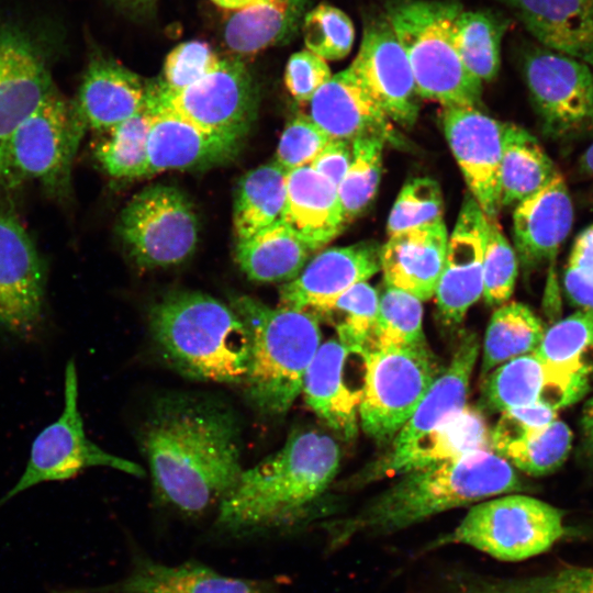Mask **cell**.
I'll return each instance as SVG.
<instances>
[{"label": "cell", "mask_w": 593, "mask_h": 593, "mask_svg": "<svg viewBox=\"0 0 593 593\" xmlns=\"http://www.w3.org/2000/svg\"><path fill=\"white\" fill-rule=\"evenodd\" d=\"M149 83L115 59L94 56L72 100L87 128L105 132L141 111Z\"/></svg>", "instance_id": "4316f807"}, {"label": "cell", "mask_w": 593, "mask_h": 593, "mask_svg": "<svg viewBox=\"0 0 593 593\" xmlns=\"http://www.w3.org/2000/svg\"><path fill=\"white\" fill-rule=\"evenodd\" d=\"M380 248L376 240H362L320 250L296 278L282 284L280 305L318 317L342 293L380 271Z\"/></svg>", "instance_id": "44dd1931"}, {"label": "cell", "mask_w": 593, "mask_h": 593, "mask_svg": "<svg viewBox=\"0 0 593 593\" xmlns=\"http://www.w3.org/2000/svg\"><path fill=\"white\" fill-rule=\"evenodd\" d=\"M281 221L313 253L324 249L347 225L337 188L309 166L287 174Z\"/></svg>", "instance_id": "f546056e"}, {"label": "cell", "mask_w": 593, "mask_h": 593, "mask_svg": "<svg viewBox=\"0 0 593 593\" xmlns=\"http://www.w3.org/2000/svg\"><path fill=\"white\" fill-rule=\"evenodd\" d=\"M365 357L337 338L328 339L321 344L303 380L306 404L345 439H353L358 433Z\"/></svg>", "instance_id": "e0dca14e"}, {"label": "cell", "mask_w": 593, "mask_h": 593, "mask_svg": "<svg viewBox=\"0 0 593 593\" xmlns=\"http://www.w3.org/2000/svg\"><path fill=\"white\" fill-rule=\"evenodd\" d=\"M460 593H593V566H563L516 579H477Z\"/></svg>", "instance_id": "ee69618b"}, {"label": "cell", "mask_w": 593, "mask_h": 593, "mask_svg": "<svg viewBox=\"0 0 593 593\" xmlns=\"http://www.w3.org/2000/svg\"><path fill=\"white\" fill-rule=\"evenodd\" d=\"M379 310V293L359 282L338 298L318 316L333 321L337 339L354 353L366 355L372 349Z\"/></svg>", "instance_id": "ab89813d"}, {"label": "cell", "mask_w": 593, "mask_h": 593, "mask_svg": "<svg viewBox=\"0 0 593 593\" xmlns=\"http://www.w3.org/2000/svg\"><path fill=\"white\" fill-rule=\"evenodd\" d=\"M353 158V142L332 138L309 166L336 188L345 177Z\"/></svg>", "instance_id": "db71d44e"}, {"label": "cell", "mask_w": 593, "mask_h": 593, "mask_svg": "<svg viewBox=\"0 0 593 593\" xmlns=\"http://www.w3.org/2000/svg\"><path fill=\"white\" fill-rule=\"evenodd\" d=\"M309 103V116L331 138L393 137L389 118L349 68L333 75Z\"/></svg>", "instance_id": "83f0119b"}, {"label": "cell", "mask_w": 593, "mask_h": 593, "mask_svg": "<svg viewBox=\"0 0 593 593\" xmlns=\"http://www.w3.org/2000/svg\"><path fill=\"white\" fill-rule=\"evenodd\" d=\"M348 68L390 121L403 127L416 122L419 104L411 65L384 13L365 21L358 53Z\"/></svg>", "instance_id": "9a60e30c"}, {"label": "cell", "mask_w": 593, "mask_h": 593, "mask_svg": "<svg viewBox=\"0 0 593 593\" xmlns=\"http://www.w3.org/2000/svg\"><path fill=\"white\" fill-rule=\"evenodd\" d=\"M123 9L132 12H141L149 9L156 0H114Z\"/></svg>", "instance_id": "6f0895ef"}, {"label": "cell", "mask_w": 593, "mask_h": 593, "mask_svg": "<svg viewBox=\"0 0 593 593\" xmlns=\"http://www.w3.org/2000/svg\"><path fill=\"white\" fill-rule=\"evenodd\" d=\"M548 365L590 378L593 374V312L578 310L545 331L534 351Z\"/></svg>", "instance_id": "f35d334b"}, {"label": "cell", "mask_w": 593, "mask_h": 593, "mask_svg": "<svg viewBox=\"0 0 593 593\" xmlns=\"http://www.w3.org/2000/svg\"><path fill=\"white\" fill-rule=\"evenodd\" d=\"M221 60L202 41H189L174 47L166 56L159 85L169 91L186 89L214 72Z\"/></svg>", "instance_id": "c3c4849f"}, {"label": "cell", "mask_w": 593, "mask_h": 593, "mask_svg": "<svg viewBox=\"0 0 593 593\" xmlns=\"http://www.w3.org/2000/svg\"><path fill=\"white\" fill-rule=\"evenodd\" d=\"M557 416V410L544 404L505 411L490 430V449L499 454L506 446L548 426Z\"/></svg>", "instance_id": "816d5d0a"}, {"label": "cell", "mask_w": 593, "mask_h": 593, "mask_svg": "<svg viewBox=\"0 0 593 593\" xmlns=\"http://www.w3.org/2000/svg\"><path fill=\"white\" fill-rule=\"evenodd\" d=\"M582 452L593 465V395L585 402L581 413Z\"/></svg>", "instance_id": "11a10c76"}, {"label": "cell", "mask_w": 593, "mask_h": 593, "mask_svg": "<svg viewBox=\"0 0 593 593\" xmlns=\"http://www.w3.org/2000/svg\"><path fill=\"white\" fill-rule=\"evenodd\" d=\"M332 76L331 68L324 58L309 49H303L292 54L288 59L284 83L294 100L310 102Z\"/></svg>", "instance_id": "f5cc1de1"}, {"label": "cell", "mask_w": 593, "mask_h": 593, "mask_svg": "<svg viewBox=\"0 0 593 593\" xmlns=\"http://www.w3.org/2000/svg\"><path fill=\"white\" fill-rule=\"evenodd\" d=\"M138 437L157 497L187 517L219 506L243 471L237 419L208 399H159Z\"/></svg>", "instance_id": "6da1fadb"}, {"label": "cell", "mask_w": 593, "mask_h": 593, "mask_svg": "<svg viewBox=\"0 0 593 593\" xmlns=\"http://www.w3.org/2000/svg\"><path fill=\"white\" fill-rule=\"evenodd\" d=\"M287 174L271 161L239 179L233 205L236 240L246 239L281 220L287 200Z\"/></svg>", "instance_id": "e575fe53"}, {"label": "cell", "mask_w": 593, "mask_h": 593, "mask_svg": "<svg viewBox=\"0 0 593 593\" xmlns=\"http://www.w3.org/2000/svg\"><path fill=\"white\" fill-rule=\"evenodd\" d=\"M515 468L491 449L415 469L329 528L340 547L358 537L381 536L412 527L437 514L524 490Z\"/></svg>", "instance_id": "3957f363"}, {"label": "cell", "mask_w": 593, "mask_h": 593, "mask_svg": "<svg viewBox=\"0 0 593 593\" xmlns=\"http://www.w3.org/2000/svg\"><path fill=\"white\" fill-rule=\"evenodd\" d=\"M385 142L381 136H365L353 142L351 163L337 187L347 224L358 217L377 194L382 176Z\"/></svg>", "instance_id": "b9f144b4"}, {"label": "cell", "mask_w": 593, "mask_h": 593, "mask_svg": "<svg viewBox=\"0 0 593 593\" xmlns=\"http://www.w3.org/2000/svg\"><path fill=\"white\" fill-rule=\"evenodd\" d=\"M510 20L489 10H462L455 23V44L466 68L491 81L501 66V45Z\"/></svg>", "instance_id": "8d00e7d4"}, {"label": "cell", "mask_w": 593, "mask_h": 593, "mask_svg": "<svg viewBox=\"0 0 593 593\" xmlns=\"http://www.w3.org/2000/svg\"><path fill=\"white\" fill-rule=\"evenodd\" d=\"M153 108L148 97L146 105L133 116L102 132L93 155L101 168L116 179L148 176V135Z\"/></svg>", "instance_id": "74e56055"}, {"label": "cell", "mask_w": 593, "mask_h": 593, "mask_svg": "<svg viewBox=\"0 0 593 593\" xmlns=\"http://www.w3.org/2000/svg\"><path fill=\"white\" fill-rule=\"evenodd\" d=\"M486 215L468 193L448 237L441 275L435 290L439 321L446 326L462 323L483 293V254Z\"/></svg>", "instance_id": "d6986e66"}, {"label": "cell", "mask_w": 593, "mask_h": 593, "mask_svg": "<svg viewBox=\"0 0 593 593\" xmlns=\"http://www.w3.org/2000/svg\"><path fill=\"white\" fill-rule=\"evenodd\" d=\"M423 314L421 300L405 291L385 286L379 294L371 350L428 346L423 329Z\"/></svg>", "instance_id": "60d3db41"}, {"label": "cell", "mask_w": 593, "mask_h": 593, "mask_svg": "<svg viewBox=\"0 0 593 593\" xmlns=\"http://www.w3.org/2000/svg\"><path fill=\"white\" fill-rule=\"evenodd\" d=\"M457 0H387L384 15L409 58L418 98L448 107L481 103L482 81L463 65L455 44Z\"/></svg>", "instance_id": "8992f818"}, {"label": "cell", "mask_w": 593, "mask_h": 593, "mask_svg": "<svg viewBox=\"0 0 593 593\" xmlns=\"http://www.w3.org/2000/svg\"><path fill=\"white\" fill-rule=\"evenodd\" d=\"M563 289L573 306L593 312V224L573 242L563 273Z\"/></svg>", "instance_id": "f907efd6"}, {"label": "cell", "mask_w": 593, "mask_h": 593, "mask_svg": "<svg viewBox=\"0 0 593 593\" xmlns=\"http://www.w3.org/2000/svg\"><path fill=\"white\" fill-rule=\"evenodd\" d=\"M545 328L532 309L519 302H506L493 312L482 350L481 379L497 366L537 349Z\"/></svg>", "instance_id": "d590c367"}, {"label": "cell", "mask_w": 593, "mask_h": 593, "mask_svg": "<svg viewBox=\"0 0 593 593\" xmlns=\"http://www.w3.org/2000/svg\"><path fill=\"white\" fill-rule=\"evenodd\" d=\"M309 0H255L236 11L224 27V41L237 54H254L291 41L301 27Z\"/></svg>", "instance_id": "1f68e13d"}, {"label": "cell", "mask_w": 593, "mask_h": 593, "mask_svg": "<svg viewBox=\"0 0 593 593\" xmlns=\"http://www.w3.org/2000/svg\"><path fill=\"white\" fill-rule=\"evenodd\" d=\"M211 1L223 9L238 11L251 4L255 0H211Z\"/></svg>", "instance_id": "680465c9"}, {"label": "cell", "mask_w": 593, "mask_h": 593, "mask_svg": "<svg viewBox=\"0 0 593 593\" xmlns=\"http://www.w3.org/2000/svg\"><path fill=\"white\" fill-rule=\"evenodd\" d=\"M153 116L148 135V176L166 170L203 169L232 160L242 141L194 124L157 101L149 83Z\"/></svg>", "instance_id": "603a6c76"}, {"label": "cell", "mask_w": 593, "mask_h": 593, "mask_svg": "<svg viewBox=\"0 0 593 593\" xmlns=\"http://www.w3.org/2000/svg\"><path fill=\"white\" fill-rule=\"evenodd\" d=\"M572 438L569 426L557 418L548 426L506 446L497 455L529 475H547L567 460Z\"/></svg>", "instance_id": "7bdbcfd3"}, {"label": "cell", "mask_w": 593, "mask_h": 593, "mask_svg": "<svg viewBox=\"0 0 593 593\" xmlns=\"http://www.w3.org/2000/svg\"><path fill=\"white\" fill-rule=\"evenodd\" d=\"M484 449H490V429L485 418L480 411L466 406L412 443L390 448L362 468L351 482L355 486H361Z\"/></svg>", "instance_id": "7402d4cb"}, {"label": "cell", "mask_w": 593, "mask_h": 593, "mask_svg": "<svg viewBox=\"0 0 593 593\" xmlns=\"http://www.w3.org/2000/svg\"><path fill=\"white\" fill-rule=\"evenodd\" d=\"M90 467L144 475L141 466L109 454L87 437L78 409L77 369L71 359L65 369L63 412L34 438L26 467L18 482L0 497V507L33 485L68 480Z\"/></svg>", "instance_id": "8fae6325"}, {"label": "cell", "mask_w": 593, "mask_h": 593, "mask_svg": "<svg viewBox=\"0 0 593 593\" xmlns=\"http://www.w3.org/2000/svg\"><path fill=\"white\" fill-rule=\"evenodd\" d=\"M154 98L210 132L242 141L256 120L259 93L246 65L222 59L219 68L197 83L169 91L150 83Z\"/></svg>", "instance_id": "4fadbf2b"}, {"label": "cell", "mask_w": 593, "mask_h": 593, "mask_svg": "<svg viewBox=\"0 0 593 593\" xmlns=\"http://www.w3.org/2000/svg\"><path fill=\"white\" fill-rule=\"evenodd\" d=\"M313 251L280 220L253 236L236 240L235 260L248 279L289 282L309 262Z\"/></svg>", "instance_id": "d6a6232c"}, {"label": "cell", "mask_w": 593, "mask_h": 593, "mask_svg": "<svg viewBox=\"0 0 593 593\" xmlns=\"http://www.w3.org/2000/svg\"><path fill=\"white\" fill-rule=\"evenodd\" d=\"M339 463L333 437L315 429L295 432L278 451L243 469L219 504L214 526L236 538L291 528L333 482Z\"/></svg>", "instance_id": "7a4b0ae2"}, {"label": "cell", "mask_w": 593, "mask_h": 593, "mask_svg": "<svg viewBox=\"0 0 593 593\" xmlns=\"http://www.w3.org/2000/svg\"><path fill=\"white\" fill-rule=\"evenodd\" d=\"M331 139L309 115L299 114L286 125L273 161L287 172L307 167Z\"/></svg>", "instance_id": "681fc988"}, {"label": "cell", "mask_w": 593, "mask_h": 593, "mask_svg": "<svg viewBox=\"0 0 593 593\" xmlns=\"http://www.w3.org/2000/svg\"><path fill=\"white\" fill-rule=\"evenodd\" d=\"M56 89L35 41L16 27L0 25V184L11 135Z\"/></svg>", "instance_id": "ac0fdd59"}, {"label": "cell", "mask_w": 593, "mask_h": 593, "mask_svg": "<svg viewBox=\"0 0 593 593\" xmlns=\"http://www.w3.org/2000/svg\"><path fill=\"white\" fill-rule=\"evenodd\" d=\"M449 234L444 220L389 235L380 248L385 286L422 302L434 296L443 271Z\"/></svg>", "instance_id": "484cf974"}, {"label": "cell", "mask_w": 593, "mask_h": 593, "mask_svg": "<svg viewBox=\"0 0 593 593\" xmlns=\"http://www.w3.org/2000/svg\"><path fill=\"white\" fill-rule=\"evenodd\" d=\"M152 337L165 360L183 376L243 383L250 335L232 306L198 291H175L149 310Z\"/></svg>", "instance_id": "277c9868"}, {"label": "cell", "mask_w": 593, "mask_h": 593, "mask_svg": "<svg viewBox=\"0 0 593 593\" xmlns=\"http://www.w3.org/2000/svg\"><path fill=\"white\" fill-rule=\"evenodd\" d=\"M482 382L480 403L492 413L533 404L558 411L581 400L590 387V378L557 369L534 351L497 366Z\"/></svg>", "instance_id": "ffe728a7"}, {"label": "cell", "mask_w": 593, "mask_h": 593, "mask_svg": "<svg viewBox=\"0 0 593 593\" xmlns=\"http://www.w3.org/2000/svg\"><path fill=\"white\" fill-rule=\"evenodd\" d=\"M541 46L593 67V0H499Z\"/></svg>", "instance_id": "f1b7e54d"}, {"label": "cell", "mask_w": 593, "mask_h": 593, "mask_svg": "<svg viewBox=\"0 0 593 593\" xmlns=\"http://www.w3.org/2000/svg\"><path fill=\"white\" fill-rule=\"evenodd\" d=\"M560 171L538 139L513 123H504L500 165L502 208L516 205L549 184Z\"/></svg>", "instance_id": "836d02e7"}, {"label": "cell", "mask_w": 593, "mask_h": 593, "mask_svg": "<svg viewBox=\"0 0 593 593\" xmlns=\"http://www.w3.org/2000/svg\"><path fill=\"white\" fill-rule=\"evenodd\" d=\"M579 169L583 176L593 180V142L582 154L579 160Z\"/></svg>", "instance_id": "9f6ffc18"}, {"label": "cell", "mask_w": 593, "mask_h": 593, "mask_svg": "<svg viewBox=\"0 0 593 593\" xmlns=\"http://www.w3.org/2000/svg\"><path fill=\"white\" fill-rule=\"evenodd\" d=\"M54 593H280L270 580L222 574L197 561L164 564L135 557L130 573L111 584L69 588Z\"/></svg>", "instance_id": "cb8c5ba5"}, {"label": "cell", "mask_w": 593, "mask_h": 593, "mask_svg": "<svg viewBox=\"0 0 593 593\" xmlns=\"http://www.w3.org/2000/svg\"><path fill=\"white\" fill-rule=\"evenodd\" d=\"M566 534L561 510L539 499L507 493L474 504L436 546L465 545L502 561L550 549Z\"/></svg>", "instance_id": "52a82bcc"}, {"label": "cell", "mask_w": 593, "mask_h": 593, "mask_svg": "<svg viewBox=\"0 0 593 593\" xmlns=\"http://www.w3.org/2000/svg\"><path fill=\"white\" fill-rule=\"evenodd\" d=\"M441 124L469 193L486 217H497L504 123L475 107H448L443 108Z\"/></svg>", "instance_id": "2e32d148"}, {"label": "cell", "mask_w": 593, "mask_h": 593, "mask_svg": "<svg viewBox=\"0 0 593 593\" xmlns=\"http://www.w3.org/2000/svg\"><path fill=\"white\" fill-rule=\"evenodd\" d=\"M572 222V200L561 172L544 189L515 205L513 247L525 273L556 257Z\"/></svg>", "instance_id": "d4e9b609"}, {"label": "cell", "mask_w": 593, "mask_h": 593, "mask_svg": "<svg viewBox=\"0 0 593 593\" xmlns=\"http://www.w3.org/2000/svg\"><path fill=\"white\" fill-rule=\"evenodd\" d=\"M47 268L14 213L0 208V328L29 340L43 329Z\"/></svg>", "instance_id": "5bb4252c"}, {"label": "cell", "mask_w": 593, "mask_h": 593, "mask_svg": "<svg viewBox=\"0 0 593 593\" xmlns=\"http://www.w3.org/2000/svg\"><path fill=\"white\" fill-rule=\"evenodd\" d=\"M518 259L497 217H486L482 278L483 298L488 305L500 306L513 294L518 273Z\"/></svg>", "instance_id": "f6af8a7d"}, {"label": "cell", "mask_w": 593, "mask_h": 593, "mask_svg": "<svg viewBox=\"0 0 593 593\" xmlns=\"http://www.w3.org/2000/svg\"><path fill=\"white\" fill-rule=\"evenodd\" d=\"M231 306L250 335V358L243 381L249 401L261 413H287L302 392L305 373L321 346L320 318L306 311L271 307L248 296Z\"/></svg>", "instance_id": "5b68a950"}, {"label": "cell", "mask_w": 593, "mask_h": 593, "mask_svg": "<svg viewBox=\"0 0 593 593\" xmlns=\"http://www.w3.org/2000/svg\"><path fill=\"white\" fill-rule=\"evenodd\" d=\"M300 29L306 49L326 61L345 58L355 42L356 32L351 19L328 3H320L309 10Z\"/></svg>", "instance_id": "bcb514c9"}, {"label": "cell", "mask_w": 593, "mask_h": 593, "mask_svg": "<svg viewBox=\"0 0 593 593\" xmlns=\"http://www.w3.org/2000/svg\"><path fill=\"white\" fill-rule=\"evenodd\" d=\"M444 198L439 183L428 177L413 178L400 190L390 211L388 236L443 220Z\"/></svg>", "instance_id": "7dc6e473"}, {"label": "cell", "mask_w": 593, "mask_h": 593, "mask_svg": "<svg viewBox=\"0 0 593 593\" xmlns=\"http://www.w3.org/2000/svg\"><path fill=\"white\" fill-rule=\"evenodd\" d=\"M87 126L72 100L56 89L10 137L1 186L38 181L55 198H67L71 167Z\"/></svg>", "instance_id": "ba28073f"}, {"label": "cell", "mask_w": 593, "mask_h": 593, "mask_svg": "<svg viewBox=\"0 0 593 593\" xmlns=\"http://www.w3.org/2000/svg\"><path fill=\"white\" fill-rule=\"evenodd\" d=\"M523 71L548 137L573 141L593 134V71L588 64L540 46L525 54Z\"/></svg>", "instance_id": "7c38bea8"}, {"label": "cell", "mask_w": 593, "mask_h": 593, "mask_svg": "<svg viewBox=\"0 0 593 593\" xmlns=\"http://www.w3.org/2000/svg\"><path fill=\"white\" fill-rule=\"evenodd\" d=\"M359 426L378 443L392 441L441 372L428 346L366 354Z\"/></svg>", "instance_id": "9c48e42d"}, {"label": "cell", "mask_w": 593, "mask_h": 593, "mask_svg": "<svg viewBox=\"0 0 593 593\" xmlns=\"http://www.w3.org/2000/svg\"><path fill=\"white\" fill-rule=\"evenodd\" d=\"M116 232L136 265L169 267L194 251L199 222L191 201L180 189L153 184L126 203Z\"/></svg>", "instance_id": "30bf717a"}, {"label": "cell", "mask_w": 593, "mask_h": 593, "mask_svg": "<svg viewBox=\"0 0 593 593\" xmlns=\"http://www.w3.org/2000/svg\"><path fill=\"white\" fill-rule=\"evenodd\" d=\"M479 351L480 342L477 333H465L448 367L435 379L412 416L393 438L391 449L412 443L466 407L470 379Z\"/></svg>", "instance_id": "4dcf8cb0"}]
</instances>
